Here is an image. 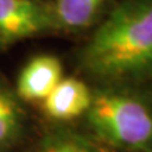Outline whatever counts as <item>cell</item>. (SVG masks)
I'll return each mask as SVG.
<instances>
[{
    "mask_svg": "<svg viewBox=\"0 0 152 152\" xmlns=\"http://www.w3.org/2000/svg\"><path fill=\"white\" fill-rule=\"evenodd\" d=\"M82 69L109 89L152 86V0H123L93 31Z\"/></svg>",
    "mask_w": 152,
    "mask_h": 152,
    "instance_id": "6da1fadb",
    "label": "cell"
},
{
    "mask_svg": "<svg viewBox=\"0 0 152 152\" xmlns=\"http://www.w3.org/2000/svg\"><path fill=\"white\" fill-rule=\"evenodd\" d=\"M92 99L93 93L85 82L76 77H62L42 100V110L49 118L68 121L86 113Z\"/></svg>",
    "mask_w": 152,
    "mask_h": 152,
    "instance_id": "5b68a950",
    "label": "cell"
},
{
    "mask_svg": "<svg viewBox=\"0 0 152 152\" xmlns=\"http://www.w3.org/2000/svg\"><path fill=\"white\" fill-rule=\"evenodd\" d=\"M87 123L102 140L127 149H152V111L138 99L114 89L93 94Z\"/></svg>",
    "mask_w": 152,
    "mask_h": 152,
    "instance_id": "7a4b0ae2",
    "label": "cell"
},
{
    "mask_svg": "<svg viewBox=\"0 0 152 152\" xmlns=\"http://www.w3.org/2000/svg\"><path fill=\"white\" fill-rule=\"evenodd\" d=\"M37 152H100L97 148L79 134L56 131L44 138Z\"/></svg>",
    "mask_w": 152,
    "mask_h": 152,
    "instance_id": "ba28073f",
    "label": "cell"
},
{
    "mask_svg": "<svg viewBox=\"0 0 152 152\" xmlns=\"http://www.w3.org/2000/svg\"><path fill=\"white\" fill-rule=\"evenodd\" d=\"M62 64L54 55H37L17 79V96L26 102H42L62 79Z\"/></svg>",
    "mask_w": 152,
    "mask_h": 152,
    "instance_id": "277c9868",
    "label": "cell"
},
{
    "mask_svg": "<svg viewBox=\"0 0 152 152\" xmlns=\"http://www.w3.org/2000/svg\"><path fill=\"white\" fill-rule=\"evenodd\" d=\"M58 30L52 4L42 0H0V47Z\"/></svg>",
    "mask_w": 152,
    "mask_h": 152,
    "instance_id": "3957f363",
    "label": "cell"
},
{
    "mask_svg": "<svg viewBox=\"0 0 152 152\" xmlns=\"http://www.w3.org/2000/svg\"><path fill=\"white\" fill-rule=\"evenodd\" d=\"M109 0H55L52 3L58 30L80 31L99 20Z\"/></svg>",
    "mask_w": 152,
    "mask_h": 152,
    "instance_id": "8992f818",
    "label": "cell"
},
{
    "mask_svg": "<svg viewBox=\"0 0 152 152\" xmlns=\"http://www.w3.org/2000/svg\"><path fill=\"white\" fill-rule=\"evenodd\" d=\"M23 128V111L14 94L0 83V148L18 138Z\"/></svg>",
    "mask_w": 152,
    "mask_h": 152,
    "instance_id": "52a82bcc",
    "label": "cell"
}]
</instances>
